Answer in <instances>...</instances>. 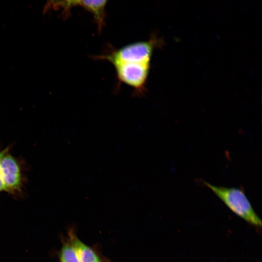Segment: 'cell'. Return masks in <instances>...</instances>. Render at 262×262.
Wrapping results in <instances>:
<instances>
[{"label":"cell","instance_id":"cell-10","mask_svg":"<svg viewBox=\"0 0 262 262\" xmlns=\"http://www.w3.org/2000/svg\"><path fill=\"white\" fill-rule=\"evenodd\" d=\"M5 150V148L0 150V158ZM4 192L3 184L0 174V192Z\"/></svg>","mask_w":262,"mask_h":262},{"label":"cell","instance_id":"cell-8","mask_svg":"<svg viewBox=\"0 0 262 262\" xmlns=\"http://www.w3.org/2000/svg\"><path fill=\"white\" fill-rule=\"evenodd\" d=\"M67 0H48L47 7H62L66 8Z\"/></svg>","mask_w":262,"mask_h":262},{"label":"cell","instance_id":"cell-5","mask_svg":"<svg viewBox=\"0 0 262 262\" xmlns=\"http://www.w3.org/2000/svg\"><path fill=\"white\" fill-rule=\"evenodd\" d=\"M80 262H112L102 254L98 243L89 246L82 241L75 231L73 235Z\"/></svg>","mask_w":262,"mask_h":262},{"label":"cell","instance_id":"cell-6","mask_svg":"<svg viewBox=\"0 0 262 262\" xmlns=\"http://www.w3.org/2000/svg\"><path fill=\"white\" fill-rule=\"evenodd\" d=\"M75 231V228L70 229L67 237L63 240L58 254L59 262H80L73 237Z\"/></svg>","mask_w":262,"mask_h":262},{"label":"cell","instance_id":"cell-7","mask_svg":"<svg viewBox=\"0 0 262 262\" xmlns=\"http://www.w3.org/2000/svg\"><path fill=\"white\" fill-rule=\"evenodd\" d=\"M106 1L107 0H78L77 3L92 12L99 31L101 30L104 24V7Z\"/></svg>","mask_w":262,"mask_h":262},{"label":"cell","instance_id":"cell-3","mask_svg":"<svg viewBox=\"0 0 262 262\" xmlns=\"http://www.w3.org/2000/svg\"><path fill=\"white\" fill-rule=\"evenodd\" d=\"M203 183L236 215L251 225L261 228L262 221L242 189L213 185L206 181Z\"/></svg>","mask_w":262,"mask_h":262},{"label":"cell","instance_id":"cell-4","mask_svg":"<svg viewBox=\"0 0 262 262\" xmlns=\"http://www.w3.org/2000/svg\"><path fill=\"white\" fill-rule=\"evenodd\" d=\"M112 65L116 73V90L122 83L133 89L134 96L141 97L145 95L150 63L128 61L117 62Z\"/></svg>","mask_w":262,"mask_h":262},{"label":"cell","instance_id":"cell-9","mask_svg":"<svg viewBox=\"0 0 262 262\" xmlns=\"http://www.w3.org/2000/svg\"><path fill=\"white\" fill-rule=\"evenodd\" d=\"M78 0H67L66 9H68L69 7H71L72 6L77 5Z\"/></svg>","mask_w":262,"mask_h":262},{"label":"cell","instance_id":"cell-2","mask_svg":"<svg viewBox=\"0 0 262 262\" xmlns=\"http://www.w3.org/2000/svg\"><path fill=\"white\" fill-rule=\"evenodd\" d=\"M162 42L160 38L153 35L147 41L134 42L120 48L108 45L103 54L92 58L95 60L107 61L111 64L128 60L150 63L154 49L162 45Z\"/></svg>","mask_w":262,"mask_h":262},{"label":"cell","instance_id":"cell-1","mask_svg":"<svg viewBox=\"0 0 262 262\" xmlns=\"http://www.w3.org/2000/svg\"><path fill=\"white\" fill-rule=\"evenodd\" d=\"M8 146L0 158V174L6 192L14 198L18 199L25 195L27 182L28 165L21 157L12 155Z\"/></svg>","mask_w":262,"mask_h":262}]
</instances>
